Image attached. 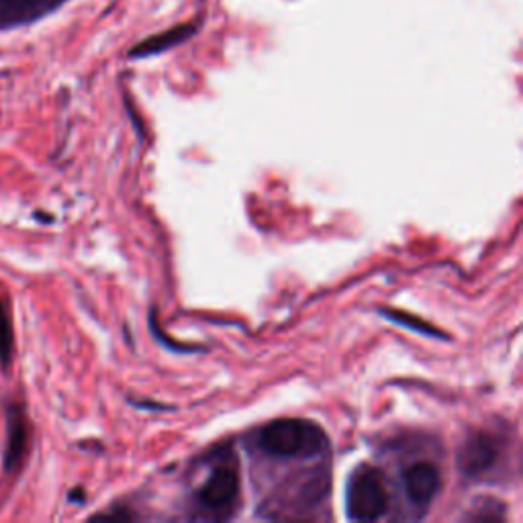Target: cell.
<instances>
[{
	"label": "cell",
	"instance_id": "obj_1",
	"mask_svg": "<svg viewBox=\"0 0 523 523\" xmlns=\"http://www.w3.org/2000/svg\"><path fill=\"white\" fill-rule=\"evenodd\" d=\"M258 448L272 458H309L327 448V436L321 427L307 419H278L260 430Z\"/></svg>",
	"mask_w": 523,
	"mask_h": 523
},
{
	"label": "cell",
	"instance_id": "obj_2",
	"mask_svg": "<svg viewBox=\"0 0 523 523\" xmlns=\"http://www.w3.org/2000/svg\"><path fill=\"white\" fill-rule=\"evenodd\" d=\"M391 495L383 472L374 466H358L348 481L346 509L354 521H376L389 511Z\"/></svg>",
	"mask_w": 523,
	"mask_h": 523
},
{
	"label": "cell",
	"instance_id": "obj_3",
	"mask_svg": "<svg viewBox=\"0 0 523 523\" xmlns=\"http://www.w3.org/2000/svg\"><path fill=\"white\" fill-rule=\"evenodd\" d=\"M240 489H242V481L235 460L223 458L213 466L211 474L201 485L197 493V501L209 513L217 517H225L235 507L237 499H240Z\"/></svg>",
	"mask_w": 523,
	"mask_h": 523
},
{
	"label": "cell",
	"instance_id": "obj_4",
	"mask_svg": "<svg viewBox=\"0 0 523 523\" xmlns=\"http://www.w3.org/2000/svg\"><path fill=\"white\" fill-rule=\"evenodd\" d=\"M7 415V442L3 452V470L7 477H15L27 464L31 450V423L25 411V405L17 399L5 401Z\"/></svg>",
	"mask_w": 523,
	"mask_h": 523
},
{
	"label": "cell",
	"instance_id": "obj_5",
	"mask_svg": "<svg viewBox=\"0 0 523 523\" xmlns=\"http://www.w3.org/2000/svg\"><path fill=\"white\" fill-rule=\"evenodd\" d=\"M499 458H501L499 440L487 430H477L472 432L458 448L456 464L464 477L481 479L497 466Z\"/></svg>",
	"mask_w": 523,
	"mask_h": 523
},
{
	"label": "cell",
	"instance_id": "obj_6",
	"mask_svg": "<svg viewBox=\"0 0 523 523\" xmlns=\"http://www.w3.org/2000/svg\"><path fill=\"white\" fill-rule=\"evenodd\" d=\"M401 479H403V489L407 499L415 507L427 509L440 491L442 472L434 462L417 460L403 470Z\"/></svg>",
	"mask_w": 523,
	"mask_h": 523
},
{
	"label": "cell",
	"instance_id": "obj_7",
	"mask_svg": "<svg viewBox=\"0 0 523 523\" xmlns=\"http://www.w3.org/2000/svg\"><path fill=\"white\" fill-rule=\"evenodd\" d=\"M62 3L64 0H0V29L37 21Z\"/></svg>",
	"mask_w": 523,
	"mask_h": 523
},
{
	"label": "cell",
	"instance_id": "obj_8",
	"mask_svg": "<svg viewBox=\"0 0 523 523\" xmlns=\"http://www.w3.org/2000/svg\"><path fill=\"white\" fill-rule=\"evenodd\" d=\"M15 360V323L11 301L0 297V372H9Z\"/></svg>",
	"mask_w": 523,
	"mask_h": 523
},
{
	"label": "cell",
	"instance_id": "obj_9",
	"mask_svg": "<svg viewBox=\"0 0 523 523\" xmlns=\"http://www.w3.org/2000/svg\"><path fill=\"white\" fill-rule=\"evenodd\" d=\"M195 33V25H180V27H174L158 37H152V39H146L144 43H139L135 50L131 52L133 58H144V56H152V54H158V52H164L168 50V47L184 41L188 35Z\"/></svg>",
	"mask_w": 523,
	"mask_h": 523
},
{
	"label": "cell",
	"instance_id": "obj_10",
	"mask_svg": "<svg viewBox=\"0 0 523 523\" xmlns=\"http://www.w3.org/2000/svg\"><path fill=\"white\" fill-rule=\"evenodd\" d=\"M380 313H383L387 319H391V321H395V323H399V325L407 327V329L419 331V334H423V336L444 338L442 331L434 329L430 323H425V321H421V319H415L413 315H407V313H397V311H393V313H389V311H380Z\"/></svg>",
	"mask_w": 523,
	"mask_h": 523
}]
</instances>
